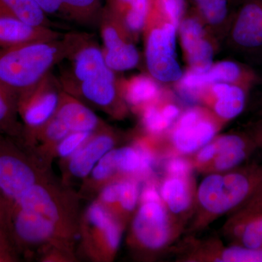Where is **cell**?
Returning <instances> with one entry per match:
<instances>
[{
    "instance_id": "cell-39",
    "label": "cell",
    "mask_w": 262,
    "mask_h": 262,
    "mask_svg": "<svg viewBox=\"0 0 262 262\" xmlns=\"http://www.w3.org/2000/svg\"><path fill=\"white\" fill-rule=\"evenodd\" d=\"M249 134L256 143L257 147L262 149V119L256 123Z\"/></svg>"
},
{
    "instance_id": "cell-7",
    "label": "cell",
    "mask_w": 262,
    "mask_h": 262,
    "mask_svg": "<svg viewBox=\"0 0 262 262\" xmlns=\"http://www.w3.org/2000/svg\"><path fill=\"white\" fill-rule=\"evenodd\" d=\"M13 208L34 212L76 235L80 232L76 194L58 187L51 179L32 186L15 202L11 211Z\"/></svg>"
},
{
    "instance_id": "cell-16",
    "label": "cell",
    "mask_w": 262,
    "mask_h": 262,
    "mask_svg": "<svg viewBox=\"0 0 262 262\" xmlns=\"http://www.w3.org/2000/svg\"><path fill=\"white\" fill-rule=\"evenodd\" d=\"M120 136L107 125L96 131L81 148L67 160V176L84 180L96 164L108 151L117 147Z\"/></svg>"
},
{
    "instance_id": "cell-17",
    "label": "cell",
    "mask_w": 262,
    "mask_h": 262,
    "mask_svg": "<svg viewBox=\"0 0 262 262\" xmlns=\"http://www.w3.org/2000/svg\"><path fill=\"white\" fill-rule=\"evenodd\" d=\"M141 181L135 177H120L99 191L97 201L126 227L140 201Z\"/></svg>"
},
{
    "instance_id": "cell-31",
    "label": "cell",
    "mask_w": 262,
    "mask_h": 262,
    "mask_svg": "<svg viewBox=\"0 0 262 262\" xmlns=\"http://www.w3.org/2000/svg\"><path fill=\"white\" fill-rule=\"evenodd\" d=\"M105 62L110 70L123 72L131 70L139 61V53L134 44L125 42L110 49H103Z\"/></svg>"
},
{
    "instance_id": "cell-2",
    "label": "cell",
    "mask_w": 262,
    "mask_h": 262,
    "mask_svg": "<svg viewBox=\"0 0 262 262\" xmlns=\"http://www.w3.org/2000/svg\"><path fill=\"white\" fill-rule=\"evenodd\" d=\"M262 186V164L253 163L208 174L198 184L195 210L186 232H201L213 222L241 208Z\"/></svg>"
},
{
    "instance_id": "cell-1",
    "label": "cell",
    "mask_w": 262,
    "mask_h": 262,
    "mask_svg": "<svg viewBox=\"0 0 262 262\" xmlns=\"http://www.w3.org/2000/svg\"><path fill=\"white\" fill-rule=\"evenodd\" d=\"M91 39L92 36L87 33L70 32L52 40L0 50V82L18 101L51 73L54 66L70 59Z\"/></svg>"
},
{
    "instance_id": "cell-34",
    "label": "cell",
    "mask_w": 262,
    "mask_h": 262,
    "mask_svg": "<svg viewBox=\"0 0 262 262\" xmlns=\"http://www.w3.org/2000/svg\"><path fill=\"white\" fill-rule=\"evenodd\" d=\"M93 134L87 132L70 133L57 145L55 158H59L62 160L68 159L89 140Z\"/></svg>"
},
{
    "instance_id": "cell-29",
    "label": "cell",
    "mask_w": 262,
    "mask_h": 262,
    "mask_svg": "<svg viewBox=\"0 0 262 262\" xmlns=\"http://www.w3.org/2000/svg\"><path fill=\"white\" fill-rule=\"evenodd\" d=\"M0 16L13 17L32 25L51 26L48 15L33 0H0Z\"/></svg>"
},
{
    "instance_id": "cell-10",
    "label": "cell",
    "mask_w": 262,
    "mask_h": 262,
    "mask_svg": "<svg viewBox=\"0 0 262 262\" xmlns=\"http://www.w3.org/2000/svg\"><path fill=\"white\" fill-rule=\"evenodd\" d=\"M125 227L98 201L93 202L80 220L84 251L92 259H115Z\"/></svg>"
},
{
    "instance_id": "cell-25",
    "label": "cell",
    "mask_w": 262,
    "mask_h": 262,
    "mask_svg": "<svg viewBox=\"0 0 262 262\" xmlns=\"http://www.w3.org/2000/svg\"><path fill=\"white\" fill-rule=\"evenodd\" d=\"M144 129L142 135L156 144L166 135L180 116V108L175 103L159 101L148 105L139 113Z\"/></svg>"
},
{
    "instance_id": "cell-32",
    "label": "cell",
    "mask_w": 262,
    "mask_h": 262,
    "mask_svg": "<svg viewBox=\"0 0 262 262\" xmlns=\"http://www.w3.org/2000/svg\"><path fill=\"white\" fill-rule=\"evenodd\" d=\"M185 9V0H149L150 11L163 17L178 28Z\"/></svg>"
},
{
    "instance_id": "cell-28",
    "label": "cell",
    "mask_w": 262,
    "mask_h": 262,
    "mask_svg": "<svg viewBox=\"0 0 262 262\" xmlns=\"http://www.w3.org/2000/svg\"><path fill=\"white\" fill-rule=\"evenodd\" d=\"M0 134L24 143V126L18 113V98L0 82Z\"/></svg>"
},
{
    "instance_id": "cell-11",
    "label": "cell",
    "mask_w": 262,
    "mask_h": 262,
    "mask_svg": "<svg viewBox=\"0 0 262 262\" xmlns=\"http://www.w3.org/2000/svg\"><path fill=\"white\" fill-rule=\"evenodd\" d=\"M61 83L48 74L18 99V113L24 126V144L32 147L38 131L54 116L62 91Z\"/></svg>"
},
{
    "instance_id": "cell-35",
    "label": "cell",
    "mask_w": 262,
    "mask_h": 262,
    "mask_svg": "<svg viewBox=\"0 0 262 262\" xmlns=\"http://www.w3.org/2000/svg\"><path fill=\"white\" fill-rule=\"evenodd\" d=\"M0 234L6 241L7 244L9 245L10 247L13 248V251L16 253L13 247L11 237V208L1 190H0Z\"/></svg>"
},
{
    "instance_id": "cell-8",
    "label": "cell",
    "mask_w": 262,
    "mask_h": 262,
    "mask_svg": "<svg viewBox=\"0 0 262 262\" xmlns=\"http://www.w3.org/2000/svg\"><path fill=\"white\" fill-rule=\"evenodd\" d=\"M76 234L34 212L13 208L11 237L17 254L35 248H55L72 253Z\"/></svg>"
},
{
    "instance_id": "cell-6",
    "label": "cell",
    "mask_w": 262,
    "mask_h": 262,
    "mask_svg": "<svg viewBox=\"0 0 262 262\" xmlns=\"http://www.w3.org/2000/svg\"><path fill=\"white\" fill-rule=\"evenodd\" d=\"M158 192L169 213L186 229L195 210L198 186L187 158L175 157L160 164ZM186 232V231H185Z\"/></svg>"
},
{
    "instance_id": "cell-14",
    "label": "cell",
    "mask_w": 262,
    "mask_h": 262,
    "mask_svg": "<svg viewBox=\"0 0 262 262\" xmlns=\"http://www.w3.org/2000/svg\"><path fill=\"white\" fill-rule=\"evenodd\" d=\"M76 98H82L111 116L121 118L126 115L127 103L117 88L113 71L106 72L89 79L63 89Z\"/></svg>"
},
{
    "instance_id": "cell-12",
    "label": "cell",
    "mask_w": 262,
    "mask_h": 262,
    "mask_svg": "<svg viewBox=\"0 0 262 262\" xmlns=\"http://www.w3.org/2000/svg\"><path fill=\"white\" fill-rule=\"evenodd\" d=\"M177 261L262 262V249L225 245L219 237L189 235L171 250Z\"/></svg>"
},
{
    "instance_id": "cell-21",
    "label": "cell",
    "mask_w": 262,
    "mask_h": 262,
    "mask_svg": "<svg viewBox=\"0 0 262 262\" xmlns=\"http://www.w3.org/2000/svg\"><path fill=\"white\" fill-rule=\"evenodd\" d=\"M232 37L244 49L262 48V0H245L234 20Z\"/></svg>"
},
{
    "instance_id": "cell-36",
    "label": "cell",
    "mask_w": 262,
    "mask_h": 262,
    "mask_svg": "<svg viewBox=\"0 0 262 262\" xmlns=\"http://www.w3.org/2000/svg\"><path fill=\"white\" fill-rule=\"evenodd\" d=\"M46 15L56 14L61 11V0H33Z\"/></svg>"
},
{
    "instance_id": "cell-15",
    "label": "cell",
    "mask_w": 262,
    "mask_h": 262,
    "mask_svg": "<svg viewBox=\"0 0 262 262\" xmlns=\"http://www.w3.org/2000/svg\"><path fill=\"white\" fill-rule=\"evenodd\" d=\"M254 74L248 69L232 61H222L212 66L203 73L191 70L180 79L179 88L181 94L188 99L194 100L201 96L204 89L217 82L239 84L245 88L254 82Z\"/></svg>"
},
{
    "instance_id": "cell-4",
    "label": "cell",
    "mask_w": 262,
    "mask_h": 262,
    "mask_svg": "<svg viewBox=\"0 0 262 262\" xmlns=\"http://www.w3.org/2000/svg\"><path fill=\"white\" fill-rule=\"evenodd\" d=\"M48 168L21 141L0 134V190L10 208L32 186L51 179Z\"/></svg>"
},
{
    "instance_id": "cell-37",
    "label": "cell",
    "mask_w": 262,
    "mask_h": 262,
    "mask_svg": "<svg viewBox=\"0 0 262 262\" xmlns=\"http://www.w3.org/2000/svg\"><path fill=\"white\" fill-rule=\"evenodd\" d=\"M237 211L262 212V186L254 195Z\"/></svg>"
},
{
    "instance_id": "cell-5",
    "label": "cell",
    "mask_w": 262,
    "mask_h": 262,
    "mask_svg": "<svg viewBox=\"0 0 262 262\" xmlns=\"http://www.w3.org/2000/svg\"><path fill=\"white\" fill-rule=\"evenodd\" d=\"M225 124L211 110L188 108L158 143L160 159L191 156L218 135Z\"/></svg>"
},
{
    "instance_id": "cell-18",
    "label": "cell",
    "mask_w": 262,
    "mask_h": 262,
    "mask_svg": "<svg viewBox=\"0 0 262 262\" xmlns=\"http://www.w3.org/2000/svg\"><path fill=\"white\" fill-rule=\"evenodd\" d=\"M229 245L262 249V212L237 211L222 228Z\"/></svg>"
},
{
    "instance_id": "cell-27",
    "label": "cell",
    "mask_w": 262,
    "mask_h": 262,
    "mask_svg": "<svg viewBox=\"0 0 262 262\" xmlns=\"http://www.w3.org/2000/svg\"><path fill=\"white\" fill-rule=\"evenodd\" d=\"M105 8L121 20L130 34L141 32L147 24L149 0H107Z\"/></svg>"
},
{
    "instance_id": "cell-26",
    "label": "cell",
    "mask_w": 262,
    "mask_h": 262,
    "mask_svg": "<svg viewBox=\"0 0 262 262\" xmlns=\"http://www.w3.org/2000/svg\"><path fill=\"white\" fill-rule=\"evenodd\" d=\"M120 91L127 106L138 113L161 98L159 85L152 78L144 75L127 81L122 84Z\"/></svg>"
},
{
    "instance_id": "cell-33",
    "label": "cell",
    "mask_w": 262,
    "mask_h": 262,
    "mask_svg": "<svg viewBox=\"0 0 262 262\" xmlns=\"http://www.w3.org/2000/svg\"><path fill=\"white\" fill-rule=\"evenodd\" d=\"M203 17L211 24L222 23L228 12L227 0H194Z\"/></svg>"
},
{
    "instance_id": "cell-9",
    "label": "cell",
    "mask_w": 262,
    "mask_h": 262,
    "mask_svg": "<svg viewBox=\"0 0 262 262\" xmlns=\"http://www.w3.org/2000/svg\"><path fill=\"white\" fill-rule=\"evenodd\" d=\"M256 149L249 133H234L215 136L187 158L194 171L206 176L228 171L244 165Z\"/></svg>"
},
{
    "instance_id": "cell-20",
    "label": "cell",
    "mask_w": 262,
    "mask_h": 262,
    "mask_svg": "<svg viewBox=\"0 0 262 262\" xmlns=\"http://www.w3.org/2000/svg\"><path fill=\"white\" fill-rule=\"evenodd\" d=\"M63 35L51 27L32 25L13 17L0 16V50L52 40Z\"/></svg>"
},
{
    "instance_id": "cell-22",
    "label": "cell",
    "mask_w": 262,
    "mask_h": 262,
    "mask_svg": "<svg viewBox=\"0 0 262 262\" xmlns=\"http://www.w3.org/2000/svg\"><path fill=\"white\" fill-rule=\"evenodd\" d=\"M55 116L72 132L95 133L104 123L79 98L62 90L59 104Z\"/></svg>"
},
{
    "instance_id": "cell-13",
    "label": "cell",
    "mask_w": 262,
    "mask_h": 262,
    "mask_svg": "<svg viewBox=\"0 0 262 262\" xmlns=\"http://www.w3.org/2000/svg\"><path fill=\"white\" fill-rule=\"evenodd\" d=\"M177 27L165 22L150 31L146 42V61L150 75L163 82L182 78V72L176 56Z\"/></svg>"
},
{
    "instance_id": "cell-3",
    "label": "cell",
    "mask_w": 262,
    "mask_h": 262,
    "mask_svg": "<svg viewBox=\"0 0 262 262\" xmlns=\"http://www.w3.org/2000/svg\"><path fill=\"white\" fill-rule=\"evenodd\" d=\"M185 231L164 206L158 178L144 182L139 206L130 222L127 244L131 251L144 259H153L171 251Z\"/></svg>"
},
{
    "instance_id": "cell-30",
    "label": "cell",
    "mask_w": 262,
    "mask_h": 262,
    "mask_svg": "<svg viewBox=\"0 0 262 262\" xmlns=\"http://www.w3.org/2000/svg\"><path fill=\"white\" fill-rule=\"evenodd\" d=\"M103 8L101 0H61L60 13L77 23L99 25Z\"/></svg>"
},
{
    "instance_id": "cell-38",
    "label": "cell",
    "mask_w": 262,
    "mask_h": 262,
    "mask_svg": "<svg viewBox=\"0 0 262 262\" xmlns=\"http://www.w3.org/2000/svg\"><path fill=\"white\" fill-rule=\"evenodd\" d=\"M17 256L18 255L13 251V248L7 244L0 234V261H16Z\"/></svg>"
},
{
    "instance_id": "cell-23",
    "label": "cell",
    "mask_w": 262,
    "mask_h": 262,
    "mask_svg": "<svg viewBox=\"0 0 262 262\" xmlns=\"http://www.w3.org/2000/svg\"><path fill=\"white\" fill-rule=\"evenodd\" d=\"M247 88L239 84L217 82L211 84V93L206 101L211 110L227 123L244 112L247 101Z\"/></svg>"
},
{
    "instance_id": "cell-19",
    "label": "cell",
    "mask_w": 262,
    "mask_h": 262,
    "mask_svg": "<svg viewBox=\"0 0 262 262\" xmlns=\"http://www.w3.org/2000/svg\"><path fill=\"white\" fill-rule=\"evenodd\" d=\"M180 37L188 63L193 72L203 73L213 66V49L205 39L203 26L195 18H187L180 24Z\"/></svg>"
},
{
    "instance_id": "cell-24",
    "label": "cell",
    "mask_w": 262,
    "mask_h": 262,
    "mask_svg": "<svg viewBox=\"0 0 262 262\" xmlns=\"http://www.w3.org/2000/svg\"><path fill=\"white\" fill-rule=\"evenodd\" d=\"M72 77L62 81V89L94 78L108 70L105 62L103 51L92 39L86 42L72 58Z\"/></svg>"
}]
</instances>
